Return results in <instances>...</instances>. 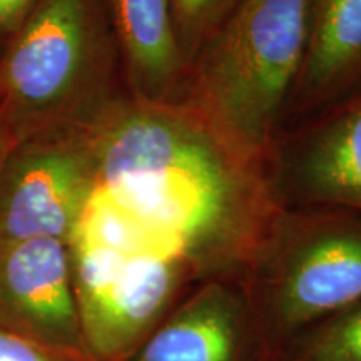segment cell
Returning <instances> with one entry per match:
<instances>
[{
    "mask_svg": "<svg viewBox=\"0 0 361 361\" xmlns=\"http://www.w3.org/2000/svg\"><path fill=\"white\" fill-rule=\"evenodd\" d=\"M94 186L194 266L236 245V186L218 151L186 126L128 112L104 130Z\"/></svg>",
    "mask_w": 361,
    "mask_h": 361,
    "instance_id": "6da1fadb",
    "label": "cell"
},
{
    "mask_svg": "<svg viewBox=\"0 0 361 361\" xmlns=\"http://www.w3.org/2000/svg\"><path fill=\"white\" fill-rule=\"evenodd\" d=\"M311 0H239L209 42L201 80L219 124L256 146L308 47Z\"/></svg>",
    "mask_w": 361,
    "mask_h": 361,
    "instance_id": "7a4b0ae2",
    "label": "cell"
},
{
    "mask_svg": "<svg viewBox=\"0 0 361 361\" xmlns=\"http://www.w3.org/2000/svg\"><path fill=\"white\" fill-rule=\"evenodd\" d=\"M67 246L85 350L96 361H128L183 298L188 266L84 239Z\"/></svg>",
    "mask_w": 361,
    "mask_h": 361,
    "instance_id": "3957f363",
    "label": "cell"
},
{
    "mask_svg": "<svg viewBox=\"0 0 361 361\" xmlns=\"http://www.w3.org/2000/svg\"><path fill=\"white\" fill-rule=\"evenodd\" d=\"M247 290L278 361L306 329L361 303V223L340 221L296 238Z\"/></svg>",
    "mask_w": 361,
    "mask_h": 361,
    "instance_id": "277c9868",
    "label": "cell"
},
{
    "mask_svg": "<svg viewBox=\"0 0 361 361\" xmlns=\"http://www.w3.org/2000/svg\"><path fill=\"white\" fill-rule=\"evenodd\" d=\"M96 7V0H40L35 6L4 64L11 114L40 116L67 101L84 71Z\"/></svg>",
    "mask_w": 361,
    "mask_h": 361,
    "instance_id": "5b68a950",
    "label": "cell"
},
{
    "mask_svg": "<svg viewBox=\"0 0 361 361\" xmlns=\"http://www.w3.org/2000/svg\"><path fill=\"white\" fill-rule=\"evenodd\" d=\"M0 329L89 356L64 241L35 238L0 245Z\"/></svg>",
    "mask_w": 361,
    "mask_h": 361,
    "instance_id": "8992f818",
    "label": "cell"
},
{
    "mask_svg": "<svg viewBox=\"0 0 361 361\" xmlns=\"http://www.w3.org/2000/svg\"><path fill=\"white\" fill-rule=\"evenodd\" d=\"M92 189V161L80 152L19 142L0 174V245L35 238L69 245Z\"/></svg>",
    "mask_w": 361,
    "mask_h": 361,
    "instance_id": "52a82bcc",
    "label": "cell"
},
{
    "mask_svg": "<svg viewBox=\"0 0 361 361\" xmlns=\"http://www.w3.org/2000/svg\"><path fill=\"white\" fill-rule=\"evenodd\" d=\"M128 361H273L247 286L211 279L183 296Z\"/></svg>",
    "mask_w": 361,
    "mask_h": 361,
    "instance_id": "ba28073f",
    "label": "cell"
},
{
    "mask_svg": "<svg viewBox=\"0 0 361 361\" xmlns=\"http://www.w3.org/2000/svg\"><path fill=\"white\" fill-rule=\"evenodd\" d=\"M306 78L318 89L361 78V0H311Z\"/></svg>",
    "mask_w": 361,
    "mask_h": 361,
    "instance_id": "9c48e42d",
    "label": "cell"
},
{
    "mask_svg": "<svg viewBox=\"0 0 361 361\" xmlns=\"http://www.w3.org/2000/svg\"><path fill=\"white\" fill-rule=\"evenodd\" d=\"M112 13L135 79L147 90L161 89L178 69L171 0H111Z\"/></svg>",
    "mask_w": 361,
    "mask_h": 361,
    "instance_id": "30bf717a",
    "label": "cell"
},
{
    "mask_svg": "<svg viewBox=\"0 0 361 361\" xmlns=\"http://www.w3.org/2000/svg\"><path fill=\"white\" fill-rule=\"evenodd\" d=\"M305 173L319 200L361 213V97L322 134Z\"/></svg>",
    "mask_w": 361,
    "mask_h": 361,
    "instance_id": "8fae6325",
    "label": "cell"
},
{
    "mask_svg": "<svg viewBox=\"0 0 361 361\" xmlns=\"http://www.w3.org/2000/svg\"><path fill=\"white\" fill-rule=\"evenodd\" d=\"M278 361H361V303L306 329Z\"/></svg>",
    "mask_w": 361,
    "mask_h": 361,
    "instance_id": "7c38bea8",
    "label": "cell"
},
{
    "mask_svg": "<svg viewBox=\"0 0 361 361\" xmlns=\"http://www.w3.org/2000/svg\"><path fill=\"white\" fill-rule=\"evenodd\" d=\"M179 47H196L228 19L239 0H171Z\"/></svg>",
    "mask_w": 361,
    "mask_h": 361,
    "instance_id": "4fadbf2b",
    "label": "cell"
},
{
    "mask_svg": "<svg viewBox=\"0 0 361 361\" xmlns=\"http://www.w3.org/2000/svg\"><path fill=\"white\" fill-rule=\"evenodd\" d=\"M0 361H96L90 356L54 350L0 329Z\"/></svg>",
    "mask_w": 361,
    "mask_h": 361,
    "instance_id": "5bb4252c",
    "label": "cell"
},
{
    "mask_svg": "<svg viewBox=\"0 0 361 361\" xmlns=\"http://www.w3.org/2000/svg\"><path fill=\"white\" fill-rule=\"evenodd\" d=\"M39 2L40 0H0V29H20Z\"/></svg>",
    "mask_w": 361,
    "mask_h": 361,
    "instance_id": "9a60e30c",
    "label": "cell"
},
{
    "mask_svg": "<svg viewBox=\"0 0 361 361\" xmlns=\"http://www.w3.org/2000/svg\"><path fill=\"white\" fill-rule=\"evenodd\" d=\"M19 144V134L17 129L11 124V121L4 116V112L0 114V174H2L4 166L8 159V156L12 154L13 149Z\"/></svg>",
    "mask_w": 361,
    "mask_h": 361,
    "instance_id": "2e32d148",
    "label": "cell"
}]
</instances>
